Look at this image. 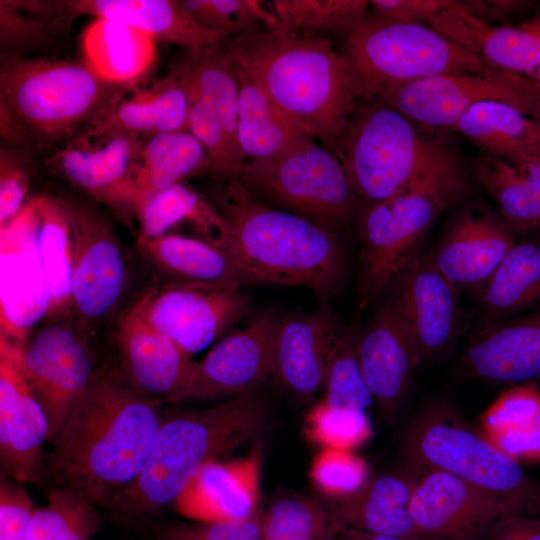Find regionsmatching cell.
Here are the masks:
<instances>
[{
	"mask_svg": "<svg viewBox=\"0 0 540 540\" xmlns=\"http://www.w3.org/2000/svg\"><path fill=\"white\" fill-rule=\"evenodd\" d=\"M355 101L334 149L356 194L385 200L417 177L442 145L396 109L374 99Z\"/></svg>",
	"mask_w": 540,
	"mask_h": 540,
	"instance_id": "9c48e42d",
	"label": "cell"
},
{
	"mask_svg": "<svg viewBox=\"0 0 540 540\" xmlns=\"http://www.w3.org/2000/svg\"><path fill=\"white\" fill-rule=\"evenodd\" d=\"M139 237L155 238L188 224L197 238L229 251V229L216 205L196 189L177 183L149 197L138 209Z\"/></svg>",
	"mask_w": 540,
	"mask_h": 540,
	"instance_id": "d590c367",
	"label": "cell"
},
{
	"mask_svg": "<svg viewBox=\"0 0 540 540\" xmlns=\"http://www.w3.org/2000/svg\"><path fill=\"white\" fill-rule=\"evenodd\" d=\"M115 333L118 368L137 389L162 402L191 399L198 362L192 355L130 308L120 318Z\"/></svg>",
	"mask_w": 540,
	"mask_h": 540,
	"instance_id": "44dd1931",
	"label": "cell"
},
{
	"mask_svg": "<svg viewBox=\"0 0 540 540\" xmlns=\"http://www.w3.org/2000/svg\"><path fill=\"white\" fill-rule=\"evenodd\" d=\"M475 293L484 313L496 319L540 304V241L515 243Z\"/></svg>",
	"mask_w": 540,
	"mask_h": 540,
	"instance_id": "f35d334b",
	"label": "cell"
},
{
	"mask_svg": "<svg viewBox=\"0 0 540 540\" xmlns=\"http://www.w3.org/2000/svg\"><path fill=\"white\" fill-rule=\"evenodd\" d=\"M35 197L7 224L0 226L1 333L22 346L27 333L47 316L50 291L36 239Z\"/></svg>",
	"mask_w": 540,
	"mask_h": 540,
	"instance_id": "ac0fdd59",
	"label": "cell"
},
{
	"mask_svg": "<svg viewBox=\"0 0 540 540\" xmlns=\"http://www.w3.org/2000/svg\"><path fill=\"white\" fill-rule=\"evenodd\" d=\"M48 430L45 411L19 366L14 345L0 336L1 478L39 482Z\"/></svg>",
	"mask_w": 540,
	"mask_h": 540,
	"instance_id": "ffe728a7",
	"label": "cell"
},
{
	"mask_svg": "<svg viewBox=\"0 0 540 540\" xmlns=\"http://www.w3.org/2000/svg\"><path fill=\"white\" fill-rule=\"evenodd\" d=\"M30 185L28 165L3 145L0 149V226L22 210Z\"/></svg>",
	"mask_w": 540,
	"mask_h": 540,
	"instance_id": "681fc988",
	"label": "cell"
},
{
	"mask_svg": "<svg viewBox=\"0 0 540 540\" xmlns=\"http://www.w3.org/2000/svg\"><path fill=\"white\" fill-rule=\"evenodd\" d=\"M515 243L513 231L503 219L469 208L457 216L429 257L459 291L476 292Z\"/></svg>",
	"mask_w": 540,
	"mask_h": 540,
	"instance_id": "d4e9b609",
	"label": "cell"
},
{
	"mask_svg": "<svg viewBox=\"0 0 540 540\" xmlns=\"http://www.w3.org/2000/svg\"><path fill=\"white\" fill-rule=\"evenodd\" d=\"M432 540H443V539H439V538H434V539H432Z\"/></svg>",
	"mask_w": 540,
	"mask_h": 540,
	"instance_id": "94428289",
	"label": "cell"
},
{
	"mask_svg": "<svg viewBox=\"0 0 540 540\" xmlns=\"http://www.w3.org/2000/svg\"><path fill=\"white\" fill-rule=\"evenodd\" d=\"M487 155L518 164L540 158V126L536 119L498 101L474 105L452 127Z\"/></svg>",
	"mask_w": 540,
	"mask_h": 540,
	"instance_id": "836d02e7",
	"label": "cell"
},
{
	"mask_svg": "<svg viewBox=\"0 0 540 540\" xmlns=\"http://www.w3.org/2000/svg\"><path fill=\"white\" fill-rule=\"evenodd\" d=\"M37 247L50 291L49 322L71 312L72 240L67 201L36 196Z\"/></svg>",
	"mask_w": 540,
	"mask_h": 540,
	"instance_id": "74e56055",
	"label": "cell"
},
{
	"mask_svg": "<svg viewBox=\"0 0 540 540\" xmlns=\"http://www.w3.org/2000/svg\"><path fill=\"white\" fill-rule=\"evenodd\" d=\"M472 173L513 232L540 227V158L513 164L483 154L473 161Z\"/></svg>",
	"mask_w": 540,
	"mask_h": 540,
	"instance_id": "8d00e7d4",
	"label": "cell"
},
{
	"mask_svg": "<svg viewBox=\"0 0 540 540\" xmlns=\"http://www.w3.org/2000/svg\"><path fill=\"white\" fill-rule=\"evenodd\" d=\"M530 77H532L535 80V82L538 84L540 88V65L536 68V70L533 72V74Z\"/></svg>",
	"mask_w": 540,
	"mask_h": 540,
	"instance_id": "680465c9",
	"label": "cell"
},
{
	"mask_svg": "<svg viewBox=\"0 0 540 540\" xmlns=\"http://www.w3.org/2000/svg\"><path fill=\"white\" fill-rule=\"evenodd\" d=\"M180 4L199 26L225 37L248 32L259 23L278 30L277 19L258 0H182Z\"/></svg>",
	"mask_w": 540,
	"mask_h": 540,
	"instance_id": "7dc6e473",
	"label": "cell"
},
{
	"mask_svg": "<svg viewBox=\"0 0 540 540\" xmlns=\"http://www.w3.org/2000/svg\"><path fill=\"white\" fill-rule=\"evenodd\" d=\"M304 433L322 449L353 451L371 439L372 425L368 413L335 409L320 399L305 416Z\"/></svg>",
	"mask_w": 540,
	"mask_h": 540,
	"instance_id": "bcb514c9",
	"label": "cell"
},
{
	"mask_svg": "<svg viewBox=\"0 0 540 540\" xmlns=\"http://www.w3.org/2000/svg\"><path fill=\"white\" fill-rule=\"evenodd\" d=\"M62 32L63 1H0L2 45L35 46Z\"/></svg>",
	"mask_w": 540,
	"mask_h": 540,
	"instance_id": "f6af8a7d",
	"label": "cell"
},
{
	"mask_svg": "<svg viewBox=\"0 0 540 540\" xmlns=\"http://www.w3.org/2000/svg\"><path fill=\"white\" fill-rule=\"evenodd\" d=\"M370 3L379 16L427 26L446 0H374Z\"/></svg>",
	"mask_w": 540,
	"mask_h": 540,
	"instance_id": "f5cc1de1",
	"label": "cell"
},
{
	"mask_svg": "<svg viewBox=\"0 0 540 540\" xmlns=\"http://www.w3.org/2000/svg\"><path fill=\"white\" fill-rule=\"evenodd\" d=\"M198 174L213 176L212 163L188 130L144 138L134 175L135 216L149 197Z\"/></svg>",
	"mask_w": 540,
	"mask_h": 540,
	"instance_id": "e575fe53",
	"label": "cell"
},
{
	"mask_svg": "<svg viewBox=\"0 0 540 540\" xmlns=\"http://www.w3.org/2000/svg\"><path fill=\"white\" fill-rule=\"evenodd\" d=\"M423 127L452 128L474 105L498 101L540 118V88L525 74L500 68L427 78L374 98Z\"/></svg>",
	"mask_w": 540,
	"mask_h": 540,
	"instance_id": "8fae6325",
	"label": "cell"
},
{
	"mask_svg": "<svg viewBox=\"0 0 540 540\" xmlns=\"http://www.w3.org/2000/svg\"><path fill=\"white\" fill-rule=\"evenodd\" d=\"M309 477L323 499H340L361 490L369 481L368 465L351 450L321 449Z\"/></svg>",
	"mask_w": 540,
	"mask_h": 540,
	"instance_id": "c3c4849f",
	"label": "cell"
},
{
	"mask_svg": "<svg viewBox=\"0 0 540 540\" xmlns=\"http://www.w3.org/2000/svg\"><path fill=\"white\" fill-rule=\"evenodd\" d=\"M410 513L427 538L484 540L514 515L504 504L463 480L424 469L412 492Z\"/></svg>",
	"mask_w": 540,
	"mask_h": 540,
	"instance_id": "d6986e66",
	"label": "cell"
},
{
	"mask_svg": "<svg viewBox=\"0 0 540 540\" xmlns=\"http://www.w3.org/2000/svg\"><path fill=\"white\" fill-rule=\"evenodd\" d=\"M343 526L316 496L280 495L263 512V540H337Z\"/></svg>",
	"mask_w": 540,
	"mask_h": 540,
	"instance_id": "ab89813d",
	"label": "cell"
},
{
	"mask_svg": "<svg viewBox=\"0 0 540 540\" xmlns=\"http://www.w3.org/2000/svg\"><path fill=\"white\" fill-rule=\"evenodd\" d=\"M358 336L354 328H343L325 377L321 400L335 409L369 414L375 403L361 368Z\"/></svg>",
	"mask_w": 540,
	"mask_h": 540,
	"instance_id": "7bdbcfd3",
	"label": "cell"
},
{
	"mask_svg": "<svg viewBox=\"0 0 540 540\" xmlns=\"http://www.w3.org/2000/svg\"><path fill=\"white\" fill-rule=\"evenodd\" d=\"M358 355L375 406L385 417L404 405L417 367L414 349L390 295L359 332Z\"/></svg>",
	"mask_w": 540,
	"mask_h": 540,
	"instance_id": "603a6c76",
	"label": "cell"
},
{
	"mask_svg": "<svg viewBox=\"0 0 540 540\" xmlns=\"http://www.w3.org/2000/svg\"><path fill=\"white\" fill-rule=\"evenodd\" d=\"M190 107L187 86L174 70L167 77L125 86L91 124L147 138L188 130Z\"/></svg>",
	"mask_w": 540,
	"mask_h": 540,
	"instance_id": "f546056e",
	"label": "cell"
},
{
	"mask_svg": "<svg viewBox=\"0 0 540 540\" xmlns=\"http://www.w3.org/2000/svg\"><path fill=\"white\" fill-rule=\"evenodd\" d=\"M85 62L104 80L132 85L148 75L157 57L156 42L143 31L113 20L95 19L81 41Z\"/></svg>",
	"mask_w": 540,
	"mask_h": 540,
	"instance_id": "1f68e13d",
	"label": "cell"
},
{
	"mask_svg": "<svg viewBox=\"0 0 540 540\" xmlns=\"http://www.w3.org/2000/svg\"><path fill=\"white\" fill-rule=\"evenodd\" d=\"M186 535L198 540H263V512L235 520L176 523Z\"/></svg>",
	"mask_w": 540,
	"mask_h": 540,
	"instance_id": "816d5d0a",
	"label": "cell"
},
{
	"mask_svg": "<svg viewBox=\"0 0 540 540\" xmlns=\"http://www.w3.org/2000/svg\"><path fill=\"white\" fill-rule=\"evenodd\" d=\"M467 11L488 27L492 23L505 25V21L521 16L535 6L532 1L522 0H469L462 1Z\"/></svg>",
	"mask_w": 540,
	"mask_h": 540,
	"instance_id": "db71d44e",
	"label": "cell"
},
{
	"mask_svg": "<svg viewBox=\"0 0 540 540\" xmlns=\"http://www.w3.org/2000/svg\"><path fill=\"white\" fill-rule=\"evenodd\" d=\"M13 345L19 366L45 411L51 443L95 371L88 343L71 324L56 320L40 328L27 344Z\"/></svg>",
	"mask_w": 540,
	"mask_h": 540,
	"instance_id": "9a60e30c",
	"label": "cell"
},
{
	"mask_svg": "<svg viewBox=\"0 0 540 540\" xmlns=\"http://www.w3.org/2000/svg\"><path fill=\"white\" fill-rule=\"evenodd\" d=\"M156 540H198L182 532L176 523L163 525L154 531Z\"/></svg>",
	"mask_w": 540,
	"mask_h": 540,
	"instance_id": "6f0895ef",
	"label": "cell"
},
{
	"mask_svg": "<svg viewBox=\"0 0 540 540\" xmlns=\"http://www.w3.org/2000/svg\"><path fill=\"white\" fill-rule=\"evenodd\" d=\"M239 80L238 141L251 160L281 159L316 143L302 127L287 117L245 71Z\"/></svg>",
	"mask_w": 540,
	"mask_h": 540,
	"instance_id": "4dcf8cb0",
	"label": "cell"
},
{
	"mask_svg": "<svg viewBox=\"0 0 540 540\" xmlns=\"http://www.w3.org/2000/svg\"><path fill=\"white\" fill-rule=\"evenodd\" d=\"M536 121L538 122V124L540 126V118H537Z\"/></svg>",
	"mask_w": 540,
	"mask_h": 540,
	"instance_id": "91938a15",
	"label": "cell"
},
{
	"mask_svg": "<svg viewBox=\"0 0 540 540\" xmlns=\"http://www.w3.org/2000/svg\"><path fill=\"white\" fill-rule=\"evenodd\" d=\"M469 379L511 386L540 378V308L481 329L461 358Z\"/></svg>",
	"mask_w": 540,
	"mask_h": 540,
	"instance_id": "484cf974",
	"label": "cell"
},
{
	"mask_svg": "<svg viewBox=\"0 0 540 540\" xmlns=\"http://www.w3.org/2000/svg\"><path fill=\"white\" fill-rule=\"evenodd\" d=\"M143 138L90 124L55 149L47 166L119 215L135 216L134 175Z\"/></svg>",
	"mask_w": 540,
	"mask_h": 540,
	"instance_id": "5bb4252c",
	"label": "cell"
},
{
	"mask_svg": "<svg viewBox=\"0 0 540 540\" xmlns=\"http://www.w3.org/2000/svg\"><path fill=\"white\" fill-rule=\"evenodd\" d=\"M424 469L405 462L399 471L380 475L358 492L340 499H323L346 527L407 540H432L414 524L410 502Z\"/></svg>",
	"mask_w": 540,
	"mask_h": 540,
	"instance_id": "f1b7e54d",
	"label": "cell"
},
{
	"mask_svg": "<svg viewBox=\"0 0 540 540\" xmlns=\"http://www.w3.org/2000/svg\"><path fill=\"white\" fill-rule=\"evenodd\" d=\"M224 40L220 48L235 67L250 75L287 117L335 149L355 98L347 62L327 39L267 28Z\"/></svg>",
	"mask_w": 540,
	"mask_h": 540,
	"instance_id": "7a4b0ae2",
	"label": "cell"
},
{
	"mask_svg": "<svg viewBox=\"0 0 540 540\" xmlns=\"http://www.w3.org/2000/svg\"><path fill=\"white\" fill-rule=\"evenodd\" d=\"M260 467L259 447L243 458L210 461L191 478L174 508L198 522L250 517L259 510Z\"/></svg>",
	"mask_w": 540,
	"mask_h": 540,
	"instance_id": "4316f807",
	"label": "cell"
},
{
	"mask_svg": "<svg viewBox=\"0 0 540 540\" xmlns=\"http://www.w3.org/2000/svg\"><path fill=\"white\" fill-rule=\"evenodd\" d=\"M136 248L163 282L217 287L278 285L227 249L197 237L166 234L137 236Z\"/></svg>",
	"mask_w": 540,
	"mask_h": 540,
	"instance_id": "7402d4cb",
	"label": "cell"
},
{
	"mask_svg": "<svg viewBox=\"0 0 540 540\" xmlns=\"http://www.w3.org/2000/svg\"><path fill=\"white\" fill-rule=\"evenodd\" d=\"M64 20L69 29L79 16L118 21L133 26L155 42L185 48L189 57L200 56L226 38L199 26L175 0H68Z\"/></svg>",
	"mask_w": 540,
	"mask_h": 540,
	"instance_id": "83f0119b",
	"label": "cell"
},
{
	"mask_svg": "<svg viewBox=\"0 0 540 540\" xmlns=\"http://www.w3.org/2000/svg\"><path fill=\"white\" fill-rule=\"evenodd\" d=\"M342 330L325 304L307 313L282 317L274 375L284 390L306 401L323 389Z\"/></svg>",
	"mask_w": 540,
	"mask_h": 540,
	"instance_id": "cb8c5ba5",
	"label": "cell"
},
{
	"mask_svg": "<svg viewBox=\"0 0 540 540\" xmlns=\"http://www.w3.org/2000/svg\"><path fill=\"white\" fill-rule=\"evenodd\" d=\"M407 463L449 473L504 504L540 516V483L450 407L425 408L403 438Z\"/></svg>",
	"mask_w": 540,
	"mask_h": 540,
	"instance_id": "ba28073f",
	"label": "cell"
},
{
	"mask_svg": "<svg viewBox=\"0 0 540 540\" xmlns=\"http://www.w3.org/2000/svg\"><path fill=\"white\" fill-rule=\"evenodd\" d=\"M365 0H274L271 12L281 33L294 37H319L345 30L367 14Z\"/></svg>",
	"mask_w": 540,
	"mask_h": 540,
	"instance_id": "b9f144b4",
	"label": "cell"
},
{
	"mask_svg": "<svg viewBox=\"0 0 540 540\" xmlns=\"http://www.w3.org/2000/svg\"><path fill=\"white\" fill-rule=\"evenodd\" d=\"M391 294L421 368L446 358L464 325L459 290L418 253L394 281Z\"/></svg>",
	"mask_w": 540,
	"mask_h": 540,
	"instance_id": "2e32d148",
	"label": "cell"
},
{
	"mask_svg": "<svg viewBox=\"0 0 540 540\" xmlns=\"http://www.w3.org/2000/svg\"><path fill=\"white\" fill-rule=\"evenodd\" d=\"M34 510L23 483L1 478L0 540H25Z\"/></svg>",
	"mask_w": 540,
	"mask_h": 540,
	"instance_id": "f907efd6",
	"label": "cell"
},
{
	"mask_svg": "<svg viewBox=\"0 0 540 540\" xmlns=\"http://www.w3.org/2000/svg\"><path fill=\"white\" fill-rule=\"evenodd\" d=\"M235 178L257 199L332 230L348 221L357 205L341 162L317 145L281 159L245 162Z\"/></svg>",
	"mask_w": 540,
	"mask_h": 540,
	"instance_id": "30bf717a",
	"label": "cell"
},
{
	"mask_svg": "<svg viewBox=\"0 0 540 540\" xmlns=\"http://www.w3.org/2000/svg\"><path fill=\"white\" fill-rule=\"evenodd\" d=\"M212 202L229 229V251L278 285L303 286L324 304L340 292L346 260L334 230L262 203L235 177L217 179Z\"/></svg>",
	"mask_w": 540,
	"mask_h": 540,
	"instance_id": "3957f363",
	"label": "cell"
},
{
	"mask_svg": "<svg viewBox=\"0 0 540 540\" xmlns=\"http://www.w3.org/2000/svg\"><path fill=\"white\" fill-rule=\"evenodd\" d=\"M282 315L262 309L225 335L197 362L191 399H231L257 391L275 371Z\"/></svg>",
	"mask_w": 540,
	"mask_h": 540,
	"instance_id": "e0dca14e",
	"label": "cell"
},
{
	"mask_svg": "<svg viewBox=\"0 0 540 540\" xmlns=\"http://www.w3.org/2000/svg\"><path fill=\"white\" fill-rule=\"evenodd\" d=\"M266 415L264 399L253 391L208 408L163 416L139 475L109 509L132 522L174 504L201 467L256 437Z\"/></svg>",
	"mask_w": 540,
	"mask_h": 540,
	"instance_id": "277c9868",
	"label": "cell"
},
{
	"mask_svg": "<svg viewBox=\"0 0 540 540\" xmlns=\"http://www.w3.org/2000/svg\"><path fill=\"white\" fill-rule=\"evenodd\" d=\"M484 540H540V516L508 517L500 522Z\"/></svg>",
	"mask_w": 540,
	"mask_h": 540,
	"instance_id": "11a10c76",
	"label": "cell"
},
{
	"mask_svg": "<svg viewBox=\"0 0 540 540\" xmlns=\"http://www.w3.org/2000/svg\"><path fill=\"white\" fill-rule=\"evenodd\" d=\"M100 525L97 506L80 493L58 487L35 509L25 540H92Z\"/></svg>",
	"mask_w": 540,
	"mask_h": 540,
	"instance_id": "60d3db41",
	"label": "cell"
},
{
	"mask_svg": "<svg viewBox=\"0 0 540 540\" xmlns=\"http://www.w3.org/2000/svg\"><path fill=\"white\" fill-rule=\"evenodd\" d=\"M468 190L456 155L443 144L405 188L371 205L360 223L357 301L360 311L389 290L407 264L421 252L429 230Z\"/></svg>",
	"mask_w": 540,
	"mask_h": 540,
	"instance_id": "8992f818",
	"label": "cell"
},
{
	"mask_svg": "<svg viewBox=\"0 0 540 540\" xmlns=\"http://www.w3.org/2000/svg\"><path fill=\"white\" fill-rule=\"evenodd\" d=\"M344 36L355 101L427 78L496 68L422 24L366 15L348 26Z\"/></svg>",
	"mask_w": 540,
	"mask_h": 540,
	"instance_id": "52a82bcc",
	"label": "cell"
},
{
	"mask_svg": "<svg viewBox=\"0 0 540 540\" xmlns=\"http://www.w3.org/2000/svg\"><path fill=\"white\" fill-rule=\"evenodd\" d=\"M124 87L102 79L86 62L5 57L1 135L13 144L49 149L91 124Z\"/></svg>",
	"mask_w": 540,
	"mask_h": 540,
	"instance_id": "5b68a950",
	"label": "cell"
},
{
	"mask_svg": "<svg viewBox=\"0 0 540 540\" xmlns=\"http://www.w3.org/2000/svg\"><path fill=\"white\" fill-rule=\"evenodd\" d=\"M162 404L118 366L96 368L51 442L47 468L54 481L109 508L139 475L163 420Z\"/></svg>",
	"mask_w": 540,
	"mask_h": 540,
	"instance_id": "6da1fadb",
	"label": "cell"
},
{
	"mask_svg": "<svg viewBox=\"0 0 540 540\" xmlns=\"http://www.w3.org/2000/svg\"><path fill=\"white\" fill-rule=\"evenodd\" d=\"M337 540H407L403 538L372 534L343 526Z\"/></svg>",
	"mask_w": 540,
	"mask_h": 540,
	"instance_id": "9f6ffc18",
	"label": "cell"
},
{
	"mask_svg": "<svg viewBox=\"0 0 540 540\" xmlns=\"http://www.w3.org/2000/svg\"><path fill=\"white\" fill-rule=\"evenodd\" d=\"M478 54L496 68L531 76L540 65V9L516 24L489 27Z\"/></svg>",
	"mask_w": 540,
	"mask_h": 540,
	"instance_id": "ee69618b",
	"label": "cell"
},
{
	"mask_svg": "<svg viewBox=\"0 0 540 540\" xmlns=\"http://www.w3.org/2000/svg\"><path fill=\"white\" fill-rule=\"evenodd\" d=\"M478 429L522 466L540 463V388L510 386L478 416Z\"/></svg>",
	"mask_w": 540,
	"mask_h": 540,
	"instance_id": "d6a6232c",
	"label": "cell"
},
{
	"mask_svg": "<svg viewBox=\"0 0 540 540\" xmlns=\"http://www.w3.org/2000/svg\"><path fill=\"white\" fill-rule=\"evenodd\" d=\"M251 305L242 288L162 282L143 292L130 309L193 355L247 317Z\"/></svg>",
	"mask_w": 540,
	"mask_h": 540,
	"instance_id": "4fadbf2b",
	"label": "cell"
},
{
	"mask_svg": "<svg viewBox=\"0 0 540 540\" xmlns=\"http://www.w3.org/2000/svg\"><path fill=\"white\" fill-rule=\"evenodd\" d=\"M73 327L86 343L115 311L123 295L126 264L112 227L89 207L68 202Z\"/></svg>",
	"mask_w": 540,
	"mask_h": 540,
	"instance_id": "7c38bea8",
	"label": "cell"
}]
</instances>
